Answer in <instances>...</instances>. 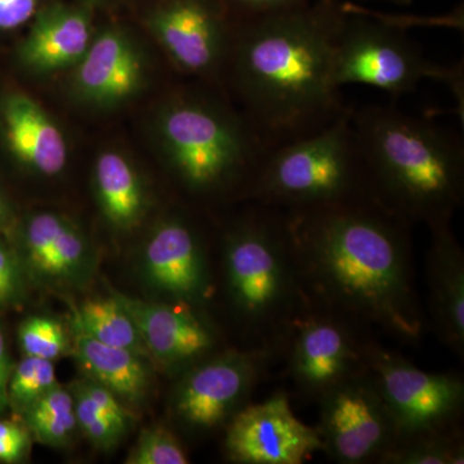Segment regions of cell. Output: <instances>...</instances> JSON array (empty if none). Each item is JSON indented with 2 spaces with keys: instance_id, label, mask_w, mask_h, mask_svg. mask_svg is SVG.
Instances as JSON below:
<instances>
[{
  "instance_id": "cell-27",
  "label": "cell",
  "mask_w": 464,
  "mask_h": 464,
  "mask_svg": "<svg viewBox=\"0 0 464 464\" xmlns=\"http://www.w3.org/2000/svg\"><path fill=\"white\" fill-rule=\"evenodd\" d=\"M18 342L24 355L54 360L69 351V335L63 324L48 316H32L21 324Z\"/></svg>"
},
{
  "instance_id": "cell-29",
  "label": "cell",
  "mask_w": 464,
  "mask_h": 464,
  "mask_svg": "<svg viewBox=\"0 0 464 464\" xmlns=\"http://www.w3.org/2000/svg\"><path fill=\"white\" fill-rule=\"evenodd\" d=\"M69 390L72 391V398H74L78 429L84 433L85 438L90 440L94 447L103 449V450L118 447L130 426L116 422L108 415L101 413L99 409L92 405L90 400L79 391Z\"/></svg>"
},
{
  "instance_id": "cell-14",
  "label": "cell",
  "mask_w": 464,
  "mask_h": 464,
  "mask_svg": "<svg viewBox=\"0 0 464 464\" xmlns=\"http://www.w3.org/2000/svg\"><path fill=\"white\" fill-rule=\"evenodd\" d=\"M159 41L191 74H210L230 56L232 41L221 14L208 0H172L154 20Z\"/></svg>"
},
{
  "instance_id": "cell-4",
  "label": "cell",
  "mask_w": 464,
  "mask_h": 464,
  "mask_svg": "<svg viewBox=\"0 0 464 464\" xmlns=\"http://www.w3.org/2000/svg\"><path fill=\"white\" fill-rule=\"evenodd\" d=\"M249 197L282 212L374 200L353 108L315 132L271 149Z\"/></svg>"
},
{
  "instance_id": "cell-19",
  "label": "cell",
  "mask_w": 464,
  "mask_h": 464,
  "mask_svg": "<svg viewBox=\"0 0 464 464\" xmlns=\"http://www.w3.org/2000/svg\"><path fill=\"white\" fill-rule=\"evenodd\" d=\"M141 76V63L132 45L118 34L105 33L85 52L78 84L92 99L114 102L132 94Z\"/></svg>"
},
{
  "instance_id": "cell-26",
  "label": "cell",
  "mask_w": 464,
  "mask_h": 464,
  "mask_svg": "<svg viewBox=\"0 0 464 464\" xmlns=\"http://www.w3.org/2000/svg\"><path fill=\"white\" fill-rule=\"evenodd\" d=\"M57 384L53 362L25 356L12 371L8 384L9 404L25 411L34 401Z\"/></svg>"
},
{
  "instance_id": "cell-28",
  "label": "cell",
  "mask_w": 464,
  "mask_h": 464,
  "mask_svg": "<svg viewBox=\"0 0 464 464\" xmlns=\"http://www.w3.org/2000/svg\"><path fill=\"white\" fill-rule=\"evenodd\" d=\"M190 462L181 441L169 429L155 424L140 433L128 456V464H188Z\"/></svg>"
},
{
  "instance_id": "cell-1",
  "label": "cell",
  "mask_w": 464,
  "mask_h": 464,
  "mask_svg": "<svg viewBox=\"0 0 464 464\" xmlns=\"http://www.w3.org/2000/svg\"><path fill=\"white\" fill-rule=\"evenodd\" d=\"M304 295L353 323L418 342L424 319L408 224L377 201L283 212Z\"/></svg>"
},
{
  "instance_id": "cell-36",
  "label": "cell",
  "mask_w": 464,
  "mask_h": 464,
  "mask_svg": "<svg viewBox=\"0 0 464 464\" xmlns=\"http://www.w3.org/2000/svg\"><path fill=\"white\" fill-rule=\"evenodd\" d=\"M7 218V207H5V201L0 198V224L5 221Z\"/></svg>"
},
{
  "instance_id": "cell-7",
  "label": "cell",
  "mask_w": 464,
  "mask_h": 464,
  "mask_svg": "<svg viewBox=\"0 0 464 464\" xmlns=\"http://www.w3.org/2000/svg\"><path fill=\"white\" fill-rule=\"evenodd\" d=\"M332 78L335 87L362 84L393 97L417 90L426 79L444 82L457 94L463 110V65L445 67L424 56L398 25L366 14L348 5L334 51Z\"/></svg>"
},
{
  "instance_id": "cell-16",
  "label": "cell",
  "mask_w": 464,
  "mask_h": 464,
  "mask_svg": "<svg viewBox=\"0 0 464 464\" xmlns=\"http://www.w3.org/2000/svg\"><path fill=\"white\" fill-rule=\"evenodd\" d=\"M450 222L427 226L431 235L426 264L429 310L440 341L463 359L464 252Z\"/></svg>"
},
{
  "instance_id": "cell-18",
  "label": "cell",
  "mask_w": 464,
  "mask_h": 464,
  "mask_svg": "<svg viewBox=\"0 0 464 464\" xmlns=\"http://www.w3.org/2000/svg\"><path fill=\"white\" fill-rule=\"evenodd\" d=\"M3 115L9 148L23 163L45 176H54L65 168L67 148L63 133L35 101L11 97Z\"/></svg>"
},
{
  "instance_id": "cell-22",
  "label": "cell",
  "mask_w": 464,
  "mask_h": 464,
  "mask_svg": "<svg viewBox=\"0 0 464 464\" xmlns=\"http://www.w3.org/2000/svg\"><path fill=\"white\" fill-rule=\"evenodd\" d=\"M96 188L103 215L112 225L130 228L139 224L145 204L141 183L121 155H101L96 166Z\"/></svg>"
},
{
  "instance_id": "cell-34",
  "label": "cell",
  "mask_w": 464,
  "mask_h": 464,
  "mask_svg": "<svg viewBox=\"0 0 464 464\" xmlns=\"http://www.w3.org/2000/svg\"><path fill=\"white\" fill-rule=\"evenodd\" d=\"M12 371H14V365L9 357L7 342H5V333L0 329V413L9 405L8 384Z\"/></svg>"
},
{
  "instance_id": "cell-9",
  "label": "cell",
  "mask_w": 464,
  "mask_h": 464,
  "mask_svg": "<svg viewBox=\"0 0 464 464\" xmlns=\"http://www.w3.org/2000/svg\"><path fill=\"white\" fill-rule=\"evenodd\" d=\"M317 401L316 429L323 450L335 462H378L400 440L395 420L366 369L342 381Z\"/></svg>"
},
{
  "instance_id": "cell-25",
  "label": "cell",
  "mask_w": 464,
  "mask_h": 464,
  "mask_svg": "<svg viewBox=\"0 0 464 464\" xmlns=\"http://www.w3.org/2000/svg\"><path fill=\"white\" fill-rule=\"evenodd\" d=\"M377 463L463 464V438L454 429L409 436L400 439Z\"/></svg>"
},
{
  "instance_id": "cell-23",
  "label": "cell",
  "mask_w": 464,
  "mask_h": 464,
  "mask_svg": "<svg viewBox=\"0 0 464 464\" xmlns=\"http://www.w3.org/2000/svg\"><path fill=\"white\" fill-rule=\"evenodd\" d=\"M75 328L100 343L149 357L136 323L114 295L84 302L76 313Z\"/></svg>"
},
{
  "instance_id": "cell-2",
  "label": "cell",
  "mask_w": 464,
  "mask_h": 464,
  "mask_svg": "<svg viewBox=\"0 0 464 464\" xmlns=\"http://www.w3.org/2000/svg\"><path fill=\"white\" fill-rule=\"evenodd\" d=\"M347 3L316 0L244 20L230 52L246 118L268 150L315 132L348 106L332 78Z\"/></svg>"
},
{
  "instance_id": "cell-3",
  "label": "cell",
  "mask_w": 464,
  "mask_h": 464,
  "mask_svg": "<svg viewBox=\"0 0 464 464\" xmlns=\"http://www.w3.org/2000/svg\"><path fill=\"white\" fill-rule=\"evenodd\" d=\"M373 199L411 224L451 221L464 199V145L453 130L395 106L353 109Z\"/></svg>"
},
{
  "instance_id": "cell-30",
  "label": "cell",
  "mask_w": 464,
  "mask_h": 464,
  "mask_svg": "<svg viewBox=\"0 0 464 464\" xmlns=\"http://www.w3.org/2000/svg\"><path fill=\"white\" fill-rule=\"evenodd\" d=\"M23 267L14 253L0 243V306L14 304L23 295Z\"/></svg>"
},
{
  "instance_id": "cell-24",
  "label": "cell",
  "mask_w": 464,
  "mask_h": 464,
  "mask_svg": "<svg viewBox=\"0 0 464 464\" xmlns=\"http://www.w3.org/2000/svg\"><path fill=\"white\" fill-rule=\"evenodd\" d=\"M25 417L29 431L50 447H63L78 430L72 391L60 384L34 401Z\"/></svg>"
},
{
  "instance_id": "cell-20",
  "label": "cell",
  "mask_w": 464,
  "mask_h": 464,
  "mask_svg": "<svg viewBox=\"0 0 464 464\" xmlns=\"http://www.w3.org/2000/svg\"><path fill=\"white\" fill-rule=\"evenodd\" d=\"M75 357L85 377L111 391L123 404H141L151 386V369L146 357L127 350L100 343L76 332Z\"/></svg>"
},
{
  "instance_id": "cell-13",
  "label": "cell",
  "mask_w": 464,
  "mask_h": 464,
  "mask_svg": "<svg viewBox=\"0 0 464 464\" xmlns=\"http://www.w3.org/2000/svg\"><path fill=\"white\" fill-rule=\"evenodd\" d=\"M128 311L148 350L150 360L168 369H182L212 356L217 338L212 325L194 310L192 304L146 302L114 293Z\"/></svg>"
},
{
  "instance_id": "cell-12",
  "label": "cell",
  "mask_w": 464,
  "mask_h": 464,
  "mask_svg": "<svg viewBox=\"0 0 464 464\" xmlns=\"http://www.w3.org/2000/svg\"><path fill=\"white\" fill-rule=\"evenodd\" d=\"M225 450L240 464H302L323 450L315 427L299 420L284 393L246 404L226 424Z\"/></svg>"
},
{
  "instance_id": "cell-32",
  "label": "cell",
  "mask_w": 464,
  "mask_h": 464,
  "mask_svg": "<svg viewBox=\"0 0 464 464\" xmlns=\"http://www.w3.org/2000/svg\"><path fill=\"white\" fill-rule=\"evenodd\" d=\"M243 14L244 20L276 14L306 5L310 0H232Z\"/></svg>"
},
{
  "instance_id": "cell-33",
  "label": "cell",
  "mask_w": 464,
  "mask_h": 464,
  "mask_svg": "<svg viewBox=\"0 0 464 464\" xmlns=\"http://www.w3.org/2000/svg\"><path fill=\"white\" fill-rule=\"evenodd\" d=\"M36 0H0V29H14L35 12Z\"/></svg>"
},
{
  "instance_id": "cell-31",
  "label": "cell",
  "mask_w": 464,
  "mask_h": 464,
  "mask_svg": "<svg viewBox=\"0 0 464 464\" xmlns=\"http://www.w3.org/2000/svg\"><path fill=\"white\" fill-rule=\"evenodd\" d=\"M30 448V431L14 420H0V462L16 463Z\"/></svg>"
},
{
  "instance_id": "cell-8",
  "label": "cell",
  "mask_w": 464,
  "mask_h": 464,
  "mask_svg": "<svg viewBox=\"0 0 464 464\" xmlns=\"http://www.w3.org/2000/svg\"><path fill=\"white\" fill-rule=\"evenodd\" d=\"M364 364L390 409L400 439L451 430L462 414V378L422 371L375 343H365Z\"/></svg>"
},
{
  "instance_id": "cell-10",
  "label": "cell",
  "mask_w": 464,
  "mask_h": 464,
  "mask_svg": "<svg viewBox=\"0 0 464 464\" xmlns=\"http://www.w3.org/2000/svg\"><path fill=\"white\" fill-rule=\"evenodd\" d=\"M271 355L268 348L228 350L186 369L172 398L177 420L194 432L226 427L246 405Z\"/></svg>"
},
{
  "instance_id": "cell-21",
  "label": "cell",
  "mask_w": 464,
  "mask_h": 464,
  "mask_svg": "<svg viewBox=\"0 0 464 464\" xmlns=\"http://www.w3.org/2000/svg\"><path fill=\"white\" fill-rule=\"evenodd\" d=\"M90 43V26L82 14L58 12L43 17L24 44L27 65L41 72L61 69L83 58Z\"/></svg>"
},
{
  "instance_id": "cell-15",
  "label": "cell",
  "mask_w": 464,
  "mask_h": 464,
  "mask_svg": "<svg viewBox=\"0 0 464 464\" xmlns=\"http://www.w3.org/2000/svg\"><path fill=\"white\" fill-rule=\"evenodd\" d=\"M143 268L150 284L172 301L200 304L210 286L199 237L181 218L155 228L143 252Z\"/></svg>"
},
{
  "instance_id": "cell-35",
  "label": "cell",
  "mask_w": 464,
  "mask_h": 464,
  "mask_svg": "<svg viewBox=\"0 0 464 464\" xmlns=\"http://www.w3.org/2000/svg\"><path fill=\"white\" fill-rule=\"evenodd\" d=\"M374 2L391 3V5H401V7H406V5H411V3H413V0H374Z\"/></svg>"
},
{
  "instance_id": "cell-6",
  "label": "cell",
  "mask_w": 464,
  "mask_h": 464,
  "mask_svg": "<svg viewBox=\"0 0 464 464\" xmlns=\"http://www.w3.org/2000/svg\"><path fill=\"white\" fill-rule=\"evenodd\" d=\"M160 134L173 169L199 192L240 182L249 195L270 151L246 116L199 100L174 101L161 116Z\"/></svg>"
},
{
  "instance_id": "cell-11",
  "label": "cell",
  "mask_w": 464,
  "mask_h": 464,
  "mask_svg": "<svg viewBox=\"0 0 464 464\" xmlns=\"http://www.w3.org/2000/svg\"><path fill=\"white\" fill-rule=\"evenodd\" d=\"M351 320L306 298L282 334L288 335L289 374L304 395L319 400L351 375L364 371V347Z\"/></svg>"
},
{
  "instance_id": "cell-17",
  "label": "cell",
  "mask_w": 464,
  "mask_h": 464,
  "mask_svg": "<svg viewBox=\"0 0 464 464\" xmlns=\"http://www.w3.org/2000/svg\"><path fill=\"white\" fill-rule=\"evenodd\" d=\"M23 258L26 271L52 285L83 282L93 264L83 234L53 213H39L29 219L24 230Z\"/></svg>"
},
{
  "instance_id": "cell-5",
  "label": "cell",
  "mask_w": 464,
  "mask_h": 464,
  "mask_svg": "<svg viewBox=\"0 0 464 464\" xmlns=\"http://www.w3.org/2000/svg\"><path fill=\"white\" fill-rule=\"evenodd\" d=\"M224 270L232 307L261 334H282L306 301L282 210L261 206L228 231Z\"/></svg>"
}]
</instances>
